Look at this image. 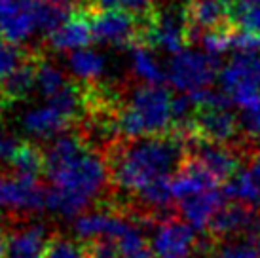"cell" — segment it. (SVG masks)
I'll return each instance as SVG.
<instances>
[{
    "label": "cell",
    "instance_id": "cell-1",
    "mask_svg": "<svg viewBox=\"0 0 260 258\" xmlns=\"http://www.w3.org/2000/svg\"><path fill=\"white\" fill-rule=\"evenodd\" d=\"M46 207L63 218L86 213L109 184L110 167L82 135L63 133L44 148Z\"/></svg>",
    "mask_w": 260,
    "mask_h": 258
},
{
    "label": "cell",
    "instance_id": "cell-2",
    "mask_svg": "<svg viewBox=\"0 0 260 258\" xmlns=\"http://www.w3.org/2000/svg\"><path fill=\"white\" fill-rule=\"evenodd\" d=\"M190 144L177 131L116 144L109 156L110 180L118 190L135 196L156 180L173 179L188 159Z\"/></svg>",
    "mask_w": 260,
    "mask_h": 258
},
{
    "label": "cell",
    "instance_id": "cell-3",
    "mask_svg": "<svg viewBox=\"0 0 260 258\" xmlns=\"http://www.w3.org/2000/svg\"><path fill=\"white\" fill-rule=\"evenodd\" d=\"M114 129L127 141L166 135L173 129V97L161 86L135 87L118 108Z\"/></svg>",
    "mask_w": 260,
    "mask_h": 258
},
{
    "label": "cell",
    "instance_id": "cell-4",
    "mask_svg": "<svg viewBox=\"0 0 260 258\" xmlns=\"http://www.w3.org/2000/svg\"><path fill=\"white\" fill-rule=\"evenodd\" d=\"M141 30L137 42L145 44L152 50L179 53L190 42V27L184 8H154L145 15H139Z\"/></svg>",
    "mask_w": 260,
    "mask_h": 258
},
{
    "label": "cell",
    "instance_id": "cell-5",
    "mask_svg": "<svg viewBox=\"0 0 260 258\" xmlns=\"http://www.w3.org/2000/svg\"><path fill=\"white\" fill-rule=\"evenodd\" d=\"M218 59L198 50L175 53L167 64V82L181 93H200L218 78Z\"/></svg>",
    "mask_w": 260,
    "mask_h": 258
},
{
    "label": "cell",
    "instance_id": "cell-6",
    "mask_svg": "<svg viewBox=\"0 0 260 258\" xmlns=\"http://www.w3.org/2000/svg\"><path fill=\"white\" fill-rule=\"evenodd\" d=\"M220 91L228 95L236 107L260 97V53H234V57L218 72Z\"/></svg>",
    "mask_w": 260,
    "mask_h": 258
},
{
    "label": "cell",
    "instance_id": "cell-7",
    "mask_svg": "<svg viewBox=\"0 0 260 258\" xmlns=\"http://www.w3.org/2000/svg\"><path fill=\"white\" fill-rule=\"evenodd\" d=\"M93 40L107 46H133L139 40L141 21L139 15L127 12L125 8H109L89 14Z\"/></svg>",
    "mask_w": 260,
    "mask_h": 258
},
{
    "label": "cell",
    "instance_id": "cell-8",
    "mask_svg": "<svg viewBox=\"0 0 260 258\" xmlns=\"http://www.w3.org/2000/svg\"><path fill=\"white\" fill-rule=\"evenodd\" d=\"M198 249L196 230L181 218L167 216L154 226L150 251L158 258H194Z\"/></svg>",
    "mask_w": 260,
    "mask_h": 258
},
{
    "label": "cell",
    "instance_id": "cell-9",
    "mask_svg": "<svg viewBox=\"0 0 260 258\" xmlns=\"http://www.w3.org/2000/svg\"><path fill=\"white\" fill-rule=\"evenodd\" d=\"M209 236L215 241L243 237L245 241H254L260 236V213L258 209L247 207L243 203L228 201L217 213L209 228Z\"/></svg>",
    "mask_w": 260,
    "mask_h": 258
},
{
    "label": "cell",
    "instance_id": "cell-10",
    "mask_svg": "<svg viewBox=\"0 0 260 258\" xmlns=\"http://www.w3.org/2000/svg\"><path fill=\"white\" fill-rule=\"evenodd\" d=\"M0 207L15 215H32L46 207V188L38 180L23 179L14 173L0 175Z\"/></svg>",
    "mask_w": 260,
    "mask_h": 258
},
{
    "label": "cell",
    "instance_id": "cell-11",
    "mask_svg": "<svg viewBox=\"0 0 260 258\" xmlns=\"http://www.w3.org/2000/svg\"><path fill=\"white\" fill-rule=\"evenodd\" d=\"M135 220L127 218L116 209H93L86 211L74 220V232L82 239V243H91L99 239L118 241L131 228Z\"/></svg>",
    "mask_w": 260,
    "mask_h": 258
},
{
    "label": "cell",
    "instance_id": "cell-12",
    "mask_svg": "<svg viewBox=\"0 0 260 258\" xmlns=\"http://www.w3.org/2000/svg\"><path fill=\"white\" fill-rule=\"evenodd\" d=\"M192 148L194 150L190 152V158L196 159L217 182H226L238 171H241V154L230 144L207 143L196 139Z\"/></svg>",
    "mask_w": 260,
    "mask_h": 258
},
{
    "label": "cell",
    "instance_id": "cell-13",
    "mask_svg": "<svg viewBox=\"0 0 260 258\" xmlns=\"http://www.w3.org/2000/svg\"><path fill=\"white\" fill-rule=\"evenodd\" d=\"M38 30L30 0H0V35L21 46Z\"/></svg>",
    "mask_w": 260,
    "mask_h": 258
},
{
    "label": "cell",
    "instance_id": "cell-14",
    "mask_svg": "<svg viewBox=\"0 0 260 258\" xmlns=\"http://www.w3.org/2000/svg\"><path fill=\"white\" fill-rule=\"evenodd\" d=\"M23 133H27L32 139H55V137L63 135L69 125L73 123V120L55 107L53 103L46 101L44 105L38 107H30L29 110H25L19 118Z\"/></svg>",
    "mask_w": 260,
    "mask_h": 258
},
{
    "label": "cell",
    "instance_id": "cell-15",
    "mask_svg": "<svg viewBox=\"0 0 260 258\" xmlns=\"http://www.w3.org/2000/svg\"><path fill=\"white\" fill-rule=\"evenodd\" d=\"M226 203H228L226 196L217 186L181 200L179 201V209H181L182 220L190 224L196 232L203 234V232H209L217 213Z\"/></svg>",
    "mask_w": 260,
    "mask_h": 258
},
{
    "label": "cell",
    "instance_id": "cell-16",
    "mask_svg": "<svg viewBox=\"0 0 260 258\" xmlns=\"http://www.w3.org/2000/svg\"><path fill=\"white\" fill-rule=\"evenodd\" d=\"M234 0H186L184 14L190 27V42L203 33L226 27Z\"/></svg>",
    "mask_w": 260,
    "mask_h": 258
},
{
    "label": "cell",
    "instance_id": "cell-17",
    "mask_svg": "<svg viewBox=\"0 0 260 258\" xmlns=\"http://www.w3.org/2000/svg\"><path fill=\"white\" fill-rule=\"evenodd\" d=\"M93 40V30L91 21L86 8H80L78 12H73V15L67 19L61 27L48 35V44L51 50L61 51V53H73L76 50L87 48V44Z\"/></svg>",
    "mask_w": 260,
    "mask_h": 258
},
{
    "label": "cell",
    "instance_id": "cell-18",
    "mask_svg": "<svg viewBox=\"0 0 260 258\" xmlns=\"http://www.w3.org/2000/svg\"><path fill=\"white\" fill-rule=\"evenodd\" d=\"M50 239L44 224L32 222L17 226L8 234L6 258H46Z\"/></svg>",
    "mask_w": 260,
    "mask_h": 258
},
{
    "label": "cell",
    "instance_id": "cell-19",
    "mask_svg": "<svg viewBox=\"0 0 260 258\" xmlns=\"http://www.w3.org/2000/svg\"><path fill=\"white\" fill-rule=\"evenodd\" d=\"M129 67L133 76L146 86H159L167 78V71L159 64L154 50L141 42L129 46Z\"/></svg>",
    "mask_w": 260,
    "mask_h": 258
},
{
    "label": "cell",
    "instance_id": "cell-20",
    "mask_svg": "<svg viewBox=\"0 0 260 258\" xmlns=\"http://www.w3.org/2000/svg\"><path fill=\"white\" fill-rule=\"evenodd\" d=\"M37 63L38 57H27L6 80L0 82V89L10 103L27 99L37 89Z\"/></svg>",
    "mask_w": 260,
    "mask_h": 258
},
{
    "label": "cell",
    "instance_id": "cell-21",
    "mask_svg": "<svg viewBox=\"0 0 260 258\" xmlns=\"http://www.w3.org/2000/svg\"><path fill=\"white\" fill-rule=\"evenodd\" d=\"M10 173L23 179L38 180L46 171V156L40 146L35 143H19L14 156L10 158Z\"/></svg>",
    "mask_w": 260,
    "mask_h": 258
},
{
    "label": "cell",
    "instance_id": "cell-22",
    "mask_svg": "<svg viewBox=\"0 0 260 258\" xmlns=\"http://www.w3.org/2000/svg\"><path fill=\"white\" fill-rule=\"evenodd\" d=\"M69 71L74 78L86 84H93L107 71V57L91 48H82L69 55Z\"/></svg>",
    "mask_w": 260,
    "mask_h": 258
},
{
    "label": "cell",
    "instance_id": "cell-23",
    "mask_svg": "<svg viewBox=\"0 0 260 258\" xmlns=\"http://www.w3.org/2000/svg\"><path fill=\"white\" fill-rule=\"evenodd\" d=\"M222 192L228 201L243 203L247 207L260 209V184L253 179V175L243 169L238 171L230 180H226Z\"/></svg>",
    "mask_w": 260,
    "mask_h": 258
},
{
    "label": "cell",
    "instance_id": "cell-24",
    "mask_svg": "<svg viewBox=\"0 0 260 258\" xmlns=\"http://www.w3.org/2000/svg\"><path fill=\"white\" fill-rule=\"evenodd\" d=\"M171 180L173 179L156 180V182H152L146 188H143L141 192L135 194V198L141 203V207L146 211L148 218L152 215H161L164 211L171 207V203L175 201Z\"/></svg>",
    "mask_w": 260,
    "mask_h": 258
},
{
    "label": "cell",
    "instance_id": "cell-25",
    "mask_svg": "<svg viewBox=\"0 0 260 258\" xmlns=\"http://www.w3.org/2000/svg\"><path fill=\"white\" fill-rule=\"evenodd\" d=\"M228 23L241 33L260 35V0H234Z\"/></svg>",
    "mask_w": 260,
    "mask_h": 258
},
{
    "label": "cell",
    "instance_id": "cell-26",
    "mask_svg": "<svg viewBox=\"0 0 260 258\" xmlns=\"http://www.w3.org/2000/svg\"><path fill=\"white\" fill-rule=\"evenodd\" d=\"M71 84L65 76V71L53 64L51 61L38 57L37 63V91L42 95L44 99H51L53 95H57L63 87Z\"/></svg>",
    "mask_w": 260,
    "mask_h": 258
},
{
    "label": "cell",
    "instance_id": "cell-27",
    "mask_svg": "<svg viewBox=\"0 0 260 258\" xmlns=\"http://www.w3.org/2000/svg\"><path fill=\"white\" fill-rule=\"evenodd\" d=\"M232 27H218V29L207 30L200 36V42L205 53H209L211 57H220L222 53H226L228 50H232Z\"/></svg>",
    "mask_w": 260,
    "mask_h": 258
},
{
    "label": "cell",
    "instance_id": "cell-28",
    "mask_svg": "<svg viewBox=\"0 0 260 258\" xmlns=\"http://www.w3.org/2000/svg\"><path fill=\"white\" fill-rule=\"evenodd\" d=\"M27 57L29 55L17 44L10 42L8 38L0 35V82L6 80Z\"/></svg>",
    "mask_w": 260,
    "mask_h": 258
},
{
    "label": "cell",
    "instance_id": "cell-29",
    "mask_svg": "<svg viewBox=\"0 0 260 258\" xmlns=\"http://www.w3.org/2000/svg\"><path fill=\"white\" fill-rule=\"evenodd\" d=\"M46 258H87L86 243L63 236H53L48 245Z\"/></svg>",
    "mask_w": 260,
    "mask_h": 258
},
{
    "label": "cell",
    "instance_id": "cell-30",
    "mask_svg": "<svg viewBox=\"0 0 260 258\" xmlns=\"http://www.w3.org/2000/svg\"><path fill=\"white\" fill-rule=\"evenodd\" d=\"M239 129L251 141H260V97L239 107Z\"/></svg>",
    "mask_w": 260,
    "mask_h": 258
},
{
    "label": "cell",
    "instance_id": "cell-31",
    "mask_svg": "<svg viewBox=\"0 0 260 258\" xmlns=\"http://www.w3.org/2000/svg\"><path fill=\"white\" fill-rule=\"evenodd\" d=\"M209 258H260V249L249 241H236L217 247Z\"/></svg>",
    "mask_w": 260,
    "mask_h": 258
},
{
    "label": "cell",
    "instance_id": "cell-32",
    "mask_svg": "<svg viewBox=\"0 0 260 258\" xmlns=\"http://www.w3.org/2000/svg\"><path fill=\"white\" fill-rule=\"evenodd\" d=\"M232 50L234 53H260V35L241 33V30L234 33Z\"/></svg>",
    "mask_w": 260,
    "mask_h": 258
},
{
    "label": "cell",
    "instance_id": "cell-33",
    "mask_svg": "<svg viewBox=\"0 0 260 258\" xmlns=\"http://www.w3.org/2000/svg\"><path fill=\"white\" fill-rule=\"evenodd\" d=\"M158 4V0H122V6L135 15H145L152 12Z\"/></svg>",
    "mask_w": 260,
    "mask_h": 258
},
{
    "label": "cell",
    "instance_id": "cell-34",
    "mask_svg": "<svg viewBox=\"0 0 260 258\" xmlns=\"http://www.w3.org/2000/svg\"><path fill=\"white\" fill-rule=\"evenodd\" d=\"M17 141L14 137H10L8 133L0 131V162H10V158L14 156L15 148H17Z\"/></svg>",
    "mask_w": 260,
    "mask_h": 258
},
{
    "label": "cell",
    "instance_id": "cell-35",
    "mask_svg": "<svg viewBox=\"0 0 260 258\" xmlns=\"http://www.w3.org/2000/svg\"><path fill=\"white\" fill-rule=\"evenodd\" d=\"M247 171L253 175V179L260 184V150H256L253 154V158L249 162V169Z\"/></svg>",
    "mask_w": 260,
    "mask_h": 258
},
{
    "label": "cell",
    "instance_id": "cell-36",
    "mask_svg": "<svg viewBox=\"0 0 260 258\" xmlns=\"http://www.w3.org/2000/svg\"><path fill=\"white\" fill-rule=\"evenodd\" d=\"M6 245H8V234L0 228V258H6Z\"/></svg>",
    "mask_w": 260,
    "mask_h": 258
},
{
    "label": "cell",
    "instance_id": "cell-37",
    "mask_svg": "<svg viewBox=\"0 0 260 258\" xmlns=\"http://www.w3.org/2000/svg\"><path fill=\"white\" fill-rule=\"evenodd\" d=\"M101 10H109V8H118V4H122V0H95Z\"/></svg>",
    "mask_w": 260,
    "mask_h": 258
},
{
    "label": "cell",
    "instance_id": "cell-38",
    "mask_svg": "<svg viewBox=\"0 0 260 258\" xmlns=\"http://www.w3.org/2000/svg\"><path fill=\"white\" fill-rule=\"evenodd\" d=\"M122 258H158L156 254L152 251H148V249H145V251H139L135 252V254H129V256H122Z\"/></svg>",
    "mask_w": 260,
    "mask_h": 258
},
{
    "label": "cell",
    "instance_id": "cell-39",
    "mask_svg": "<svg viewBox=\"0 0 260 258\" xmlns=\"http://www.w3.org/2000/svg\"><path fill=\"white\" fill-rule=\"evenodd\" d=\"M10 105V101L6 99V95L2 93V89H0V116H2V112H4V108Z\"/></svg>",
    "mask_w": 260,
    "mask_h": 258
},
{
    "label": "cell",
    "instance_id": "cell-40",
    "mask_svg": "<svg viewBox=\"0 0 260 258\" xmlns=\"http://www.w3.org/2000/svg\"><path fill=\"white\" fill-rule=\"evenodd\" d=\"M71 2H78V4H82V8L89 6L91 2H95V0H71Z\"/></svg>",
    "mask_w": 260,
    "mask_h": 258
}]
</instances>
